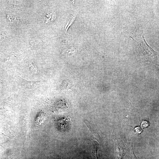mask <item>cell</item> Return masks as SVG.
<instances>
[{
  "label": "cell",
  "instance_id": "1",
  "mask_svg": "<svg viewBox=\"0 0 159 159\" xmlns=\"http://www.w3.org/2000/svg\"><path fill=\"white\" fill-rule=\"evenodd\" d=\"M140 27L137 28L135 30L137 33L140 40L136 34L134 33H131L132 34V36L130 37L138 44L137 46H139L140 49L142 50L143 54L144 57L146 58L149 61L154 63L156 62L157 60L156 55H157V53L154 51L151 47L147 44L145 42L143 36V34L140 39Z\"/></svg>",
  "mask_w": 159,
  "mask_h": 159
},
{
  "label": "cell",
  "instance_id": "2",
  "mask_svg": "<svg viewBox=\"0 0 159 159\" xmlns=\"http://www.w3.org/2000/svg\"><path fill=\"white\" fill-rule=\"evenodd\" d=\"M24 80L23 81L22 86L23 87L25 88L26 86H27L28 87L26 88V89L28 90L29 86H32L33 88H35V85L37 84V82H30L27 80H26L25 79H23ZM26 87L25 88H26Z\"/></svg>",
  "mask_w": 159,
  "mask_h": 159
},
{
  "label": "cell",
  "instance_id": "3",
  "mask_svg": "<svg viewBox=\"0 0 159 159\" xmlns=\"http://www.w3.org/2000/svg\"><path fill=\"white\" fill-rule=\"evenodd\" d=\"M75 17L73 16H72L71 18L70 19L69 21H68L67 24H66L65 27V29L66 31H67L69 28L70 27V26L72 24L73 22L74 21L75 19Z\"/></svg>",
  "mask_w": 159,
  "mask_h": 159
},
{
  "label": "cell",
  "instance_id": "4",
  "mask_svg": "<svg viewBox=\"0 0 159 159\" xmlns=\"http://www.w3.org/2000/svg\"><path fill=\"white\" fill-rule=\"evenodd\" d=\"M31 70L33 73H36L37 71V69L35 65L34 64L32 63L30 65Z\"/></svg>",
  "mask_w": 159,
  "mask_h": 159
},
{
  "label": "cell",
  "instance_id": "5",
  "mask_svg": "<svg viewBox=\"0 0 159 159\" xmlns=\"http://www.w3.org/2000/svg\"><path fill=\"white\" fill-rule=\"evenodd\" d=\"M148 124V123L147 122H146V121L143 122H142V126L143 127H146L147 126H148V125H145V124Z\"/></svg>",
  "mask_w": 159,
  "mask_h": 159
}]
</instances>
